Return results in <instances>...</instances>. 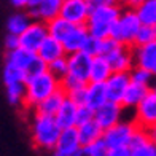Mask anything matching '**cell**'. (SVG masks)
<instances>
[{
	"label": "cell",
	"mask_w": 156,
	"mask_h": 156,
	"mask_svg": "<svg viewBox=\"0 0 156 156\" xmlns=\"http://www.w3.org/2000/svg\"><path fill=\"white\" fill-rule=\"evenodd\" d=\"M62 127L53 115L34 112L30 119V140L34 147L41 151H53L61 136Z\"/></svg>",
	"instance_id": "1"
},
{
	"label": "cell",
	"mask_w": 156,
	"mask_h": 156,
	"mask_svg": "<svg viewBox=\"0 0 156 156\" xmlns=\"http://www.w3.org/2000/svg\"><path fill=\"white\" fill-rule=\"evenodd\" d=\"M58 89H61V80L53 75L49 70H43L37 75H32L26 81V105L24 108L34 110L37 105L51 96Z\"/></svg>",
	"instance_id": "2"
},
{
	"label": "cell",
	"mask_w": 156,
	"mask_h": 156,
	"mask_svg": "<svg viewBox=\"0 0 156 156\" xmlns=\"http://www.w3.org/2000/svg\"><path fill=\"white\" fill-rule=\"evenodd\" d=\"M121 11H123V8L118 3L91 6L89 18L86 21V27L89 30V35L97 37V38L110 37L113 26L116 24Z\"/></svg>",
	"instance_id": "3"
},
{
	"label": "cell",
	"mask_w": 156,
	"mask_h": 156,
	"mask_svg": "<svg viewBox=\"0 0 156 156\" xmlns=\"http://www.w3.org/2000/svg\"><path fill=\"white\" fill-rule=\"evenodd\" d=\"M140 26H142V21L137 15L136 8L126 6L121 11V15H119L116 24L113 26V30H112L110 37H113L123 45L134 46V40H136V35L140 29Z\"/></svg>",
	"instance_id": "4"
},
{
	"label": "cell",
	"mask_w": 156,
	"mask_h": 156,
	"mask_svg": "<svg viewBox=\"0 0 156 156\" xmlns=\"http://www.w3.org/2000/svg\"><path fill=\"white\" fill-rule=\"evenodd\" d=\"M137 129V124L134 119H121L115 126L105 129L102 134L104 142L108 145V148L115 147H129L132 136Z\"/></svg>",
	"instance_id": "5"
},
{
	"label": "cell",
	"mask_w": 156,
	"mask_h": 156,
	"mask_svg": "<svg viewBox=\"0 0 156 156\" xmlns=\"http://www.w3.org/2000/svg\"><path fill=\"white\" fill-rule=\"evenodd\" d=\"M48 37V27L46 23L43 21H32L29 24V27L19 35V46L29 51L37 53V49L40 48V45L43 43V40Z\"/></svg>",
	"instance_id": "6"
},
{
	"label": "cell",
	"mask_w": 156,
	"mask_h": 156,
	"mask_svg": "<svg viewBox=\"0 0 156 156\" xmlns=\"http://www.w3.org/2000/svg\"><path fill=\"white\" fill-rule=\"evenodd\" d=\"M124 112H126V108L119 102L107 101V102H104L101 107H97L94 110V119L105 131V129H108V127L115 126L116 123L121 121L123 116H124Z\"/></svg>",
	"instance_id": "7"
},
{
	"label": "cell",
	"mask_w": 156,
	"mask_h": 156,
	"mask_svg": "<svg viewBox=\"0 0 156 156\" xmlns=\"http://www.w3.org/2000/svg\"><path fill=\"white\" fill-rule=\"evenodd\" d=\"M132 112V119L136 121L137 126L148 129L150 126L156 124V94L150 89V93L142 99V102Z\"/></svg>",
	"instance_id": "8"
},
{
	"label": "cell",
	"mask_w": 156,
	"mask_h": 156,
	"mask_svg": "<svg viewBox=\"0 0 156 156\" xmlns=\"http://www.w3.org/2000/svg\"><path fill=\"white\" fill-rule=\"evenodd\" d=\"M91 13V3L88 0H64L61 6V16L75 26L86 24Z\"/></svg>",
	"instance_id": "9"
},
{
	"label": "cell",
	"mask_w": 156,
	"mask_h": 156,
	"mask_svg": "<svg viewBox=\"0 0 156 156\" xmlns=\"http://www.w3.org/2000/svg\"><path fill=\"white\" fill-rule=\"evenodd\" d=\"M81 144L78 139V131L76 126L73 127H66L61 131V136L56 142V145L51 151V156H73L76 151L81 150Z\"/></svg>",
	"instance_id": "10"
},
{
	"label": "cell",
	"mask_w": 156,
	"mask_h": 156,
	"mask_svg": "<svg viewBox=\"0 0 156 156\" xmlns=\"http://www.w3.org/2000/svg\"><path fill=\"white\" fill-rule=\"evenodd\" d=\"M62 2L64 0H32L30 5L27 6V13L35 21L48 23L61 15Z\"/></svg>",
	"instance_id": "11"
},
{
	"label": "cell",
	"mask_w": 156,
	"mask_h": 156,
	"mask_svg": "<svg viewBox=\"0 0 156 156\" xmlns=\"http://www.w3.org/2000/svg\"><path fill=\"white\" fill-rule=\"evenodd\" d=\"M105 58H107L113 72H131L132 67L136 66V62H134V46L119 43Z\"/></svg>",
	"instance_id": "12"
},
{
	"label": "cell",
	"mask_w": 156,
	"mask_h": 156,
	"mask_svg": "<svg viewBox=\"0 0 156 156\" xmlns=\"http://www.w3.org/2000/svg\"><path fill=\"white\" fill-rule=\"evenodd\" d=\"M69 62V75L80 80L83 83H89V70L93 58L84 51H76L72 54H67Z\"/></svg>",
	"instance_id": "13"
},
{
	"label": "cell",
	"mask_w": 156,
	"mask_h": 156,
	"mask_svg": "<svg viewBox=\"0 0 156 156\" xmlns=\"http://www.w3.org/2000/svg\"><path fill=\"white\" fill-rule=\"evenodd\" d=\"M129 83H131L129 72H113L108 76V80L105 81V91H107L108 101L121 104L123 96L126 93L127 86H129Z\"/></svg>",
	"instance_id": "14"
},
{
	"label": "cell",
	"mask_w": 156,
	"mask_h": 156,
	"mask_svg": "<svg viewBox=\"0 0 156 156\" xmlns=\"http://www.w3.org/2000/svg\"><path fill=\"white\" fill-rule=\"evenodd\" d=\"M131 156H156V144L150 140L147 129L137 126L129 144Z\"/></svg>",
	"instance_id": "15"
},
{
	"label": "cell",
	"mask_w": 156,
	"mask_h": 156,
	"mask_svg": "<svg viewBox=\"0 0 156 156\" xmlns=\"http://www.w3.org/2000/svg\"><path fill=\"white\" fill-rule=\"evenodd\" d=\"M134 62L137 67L145 69L156 76V41L142 46H134Z\"/></svg>",
	"instance_id": "16"
},
{
	"label": "cell",
	"mask_w": 156,
	"mask_h": 156,
	"mask_svg": "<svg viewBox=\"0 0 156 156\" xmlns=\"http://www.w3.org/2000/svg\"><path fill=\"white\" fill-rule=\"evenodd\" d=\"M88 37H89V30H88L86 24H80V26H73L72 30H70L61 41L64 45L66 53L72 54V53H76V51H81Z\"/></svg>",
	"instance_id": "17"
},
{
	"label": "cell",
	"mask_w": 156,
	"mask_h": 156,
	"mask_svg": "<svg viewBox=\"0 0 156 156\" xmlns=\"http://www.w3.org/2000/svg\"><path fill=\"white\" fill-rule=\"evenodd\" d=\"M35 59H37V53L24 49L21 46L15 48V49H8L5 54V64H11V66L24 70L26 73H29V69Z\"/></svg>",
	"instance_id": "18"
},
{
	"label": "cell",
	"mask_w": 156,
	"mask_h": 156,
	"mask_svg": "<svg viewBox=\"0 0 156 156\" xmlns=\"http://www.w3.org/2000/svg\"><path fill=\"white\" fill-rule=\"evenodd\" d=\"M37 54L46 64H49V62H53L54 59L66 56L67 53H66V49H64V45H62L61 40L51 37V35H48V37L43 40V43L40 45V48L37 49Z\"/></svg>",
	"instance_id": "19"
},
{
	"label": "cell",
	"mask_w": 156,
	"mask_h": 156,
	"mask_svg": "<svg viewBox=\"0 0 156 156\" xmlns=\"http://www.w3.org/2000/svg\"><path fill=\"white\" fill-rule=\"evenodd\" d=\"M148 93H150V86H145V84L131 81L129 86H127V89H126V93H124V96H123L121 105L126 110H134Z\"/></svg>",
	"instance_id": "20"
},
{
	"label": "cell",
	"mask_w": 156,
	"mask_h": 156,
	"mask_svg": "<svg viewBox=\"0 0 156 156\" xmlns=\"http://www.w3.org/2000/svg\"><path fill=\"white\" fill-rule=\"evenodd\" d=\"M76 110H78V105L75 102H72L66 96V99H64V102L61 104L59 110L56 112V115H54L56 121L59 123V126L62 127V129L76 126Z\"/></svg>",
	"instance_id": "21"
},
{
	"label": "cell",
	"mask_w": 156,
	"mask_h": 156,
	"mask_svg": "<svg viewBox=\"0 0 156 156\" xmlns=\"http://www.w3.org/2000/svg\"><path fill=\"white\" fill-rule=\"evenodd\" d=\"M113 73L110 64L105 56H94L91 62V70H89V81L91 83H105L108 76Z\"/></svg>",
	"instance_id": "22"
},
{
	"label": "cell",
	"mask_w": 156,
	"mask_h": 156,
	"mask_svg": "<svg viewBox=\"0 0 156 156\" xmlns=\"http://www.w3.org/2000/svg\"><path fill=\"white\" fill-rule=\"evenodd\" d=\"M76 131H78V139H80L81 147L89 145V144H93V142L102 139V134H104V129L99 126V123L96 119H91L88 123L78 124Z\"/></svg>",
	"instance_id": "23"
},
{
	"label": "cell",
	"mask_w": 156,
	"mask_h": 156,
	"mask_svg": "<svg viewBox=\"0 0 156 156\" xmlns=\"http://www.w3.org/2000/svg\"><path fill=\"white\" fill-rule=\"evenodd\" d=\"M107 91H105V83H88L86 84V105L96 110L101 107L104 102H107Z\"/></svg>",
	"instance_id": "24"
},
{
	"label": "cell",
	"mask_w": 156,
	"mask_h": 156,
	"mask_svg": "<svg viewBox=\"0 0 156 156\" xmlns=\"http://www.w3.org/2000/svg\"><path fill=\"white\" fill-rule=\"evenodd\" d=\"M64 99H66V91L61 88V89L56 91V93H53L51 96L43 99L32 112H38V113H45V115H53L54 116L56 112L59 110L61 104L64 102Z\"/></svg>",
	"instance_id": "25"
},
{
	"label": "cell",
	"mask_w": 156,
	"mask_h": 156,
	"mask_svg": "<svg viewBox=\"0 0 156 156\" xmlns=\"http://www.w3.org/2000/svg\"><path fill=\"white\" fill-rule=\"evenodd\" d=\"M34 19L30 18V15L27 11H16L15 15H11L8 18V21H6V32L19 37V35L29 27V24Z\"/></svg>",
	"instance_id": "26"
},
{
	"label": "cell",
	"mask_w": 156,
	"mask_h": 156,
	"mask_svg": "<svg viewBox=\"0 0 156 156\" xmlns=\"http://www.w3.org/2000/svg\"><path fill=\"white\" fill-rule=\"evenodd\" d=\"M6 91V101L13 107H24L26 105V83H10L5 84Z\"/></svg>",
	"instance_id": "27"
},
{
	"label": "cell",
	"mask_w": 156,
	"mask_h": 156,
	"mask_svg": "<svg viewBox=\"0 0 156 156\" xmlns=\"http://www.w3.org/2000/svg\"><path fill=\"white\" fill-rule=\"evenodd\" d=\"M73 26H75V24L69 23V21H67V19H64L61 15H59V16H56L54 19H51V21H48V23H46L48 35H51V37L58 38V40H62L70 30H72V27H73Z\"/></svg>",
	"instance_id": "28"
},
{
	"label": "cell",
	"mask_w": 156,
	"mask_h": 156,
	"mask_svg": "<svg viewBox=\"0 0 156 156\" xmlns=\"http://www.w3.org/2000/svg\"><path fill=\"white\" fill-rule=\"evenodd\" d=\"M136 11L142 24L156 27V0H144L136 8Z\"/></svg>",
	"instance_id": "29"
},
{
	"label": "cell",
	"mask_w": 156,
	"mask_h": 156,
	"mask_svg": "<svg viewBox=\"0 0 156 156\" xmlns=\"http://www.w3.org/2000/svg\"><path fill=\"white\" fill-rule=\"evenodd\" d=\"M2 80H3V84L19 83V81L26 83L27 81V73L24 72V70L11 66V64H5V66H3V72H2Z\"/></svg>",
	"instance_id": "30"
},
{
	"label": "cell",
	"mask_w": 156,
	"mask_h": 156,
	"mask_svg": "<svg viewBox=\"0 0 156 156\" xmlns=\"http://www.w3.org/2000/svg\"><path fill=\"white\" fill-rule=\"evenodd\" d=\"M154 40H156V29H154V26L142 24L139 32H137V35H136V40H134V46L148 45V43H153Z\"/></svg>",
	"instance_id": "31"
},
{
	"label": "cell",
	"mask_w": 156,
	"mask_h": 156,
	"mask_svg": "<svg viewBox=\"0 0 156 156\" xmlns=\"http://www.w3.org/2000/svg\"><path fill=\"white\" fill-rule=\"evenodd\" d=\"M129 75H131V81L145 84V86H150V88H151V84H153L154 78H156L154 75H151L150 72H148V70L142 69V67H137V66L132 67V70L129 72Z\"/></svg>",
	"instance_id": "32"
},
{
	"label": "cell",
	"mask_w": 156,
	"mask_h": 156,
	"mask_svg": "<svg viewBox=\"0 0 156 156\" xmlns=\"http://www.w3.org/2000/svg\"><path fill=\"white\" fill-rule=\"evenodd\" d=\"M108 145L104 142V139H99L89 145L83 147V156H108Z\"/></svg>",
	"instance_id": "33"
},
{
	"label": "cell",
	"mask_w": 156,
	"mask_h": 156,
	"mask_svg": "<svg viewBox=\"0 0 156 156\" xmlns=\"http://www.w3.org/2000/svg\"><path fill=\"white\" fill-rule=\"evenodd\" d=\"M48 70L51 72L53 75H56L61 80V78H64L67 73H69V62H67V54L62 56V58H58L54 59L53 62L48 64Z\"/></svg>",
	"instance_id": "34"
},
{
	"label": "cell",
	"mask_w": 156,
	"mask_h": 156,
	"mask_svg": "<svg viewBox=\"0 0 156 156\" xmlns=\"http://www.w3.org/2000/svg\"><path fill=\"white\" fill-rule=\"evenodd\" d=\"M101 45H102V38H97V37L89 35L81 51H84L86 54H89L91 58H94V56H101Z\"/></svg>",
	"instance_id": "35"
},
{
	"label": "cell",
	"mask_w": 156,
	"mask_h": 156,
	"mask_svg": "<svg viewBox=\"0 0 156 156\" xmlns=\"http://www.w3.org/2000/svg\"><path fill=\"white\" fill-rule=\"evenodd\" d=\"M88 84V83H86ZM86 84H83V86H78L72 91H67L66 96L70 99L72 102H75L78 107L80 105H86Z\"/></svg>",
	"instance_id": "36"
},
{
	"label": "cell",
	"mask_w": 156,
	"mask_h": 156,
	"mask_svg": "<svg viewBox=\"0 0 156 156\" xmlns=\"http://www.w3.org/2000/svg\"><path fill=\"white\" fill-rule=\"evenodd\" d=\"M91 119H94V110L91 107H88V105H80L76 110V126L88 123Z\"/></svg>",
	"instance_id": "37"
},
{
	"label": "cell",
	"mask_w": 156,
	"mask_h": 156,
	"mask_svg": "<svg viewBox=\"0 0 156 156\" xmlns=\"http://www.w3.org/2000/svg\"><path fill=\"white\" fill-rule=\"evenodd\" d=\"M5 48H6V51H8V49L19 48V37L18 35H13V34L6 35L5 37Z\"/></svg>",
	"instance_id": "38"
},
{
	"label": "cell",
	"mask_w": 156,
	"mask_h": 156,
	"mask_svg": "<svg viewBox=\"0 0 156 156\" xmlns=\"http://www.w3.org/2000/svg\"><path fill=\"white\" fill-rule=\"evenodd\" d=\"M108 156H131L129 147H115L108 150Z\"/></svg>",
	"instance_id": "39"
},
{
	"label": "cell",
	"mask_w": 156,
	"mask_h": 156,
	"mask_svg": "<svg viewBox=\"0 0 156 156\" xmlns=\"http://www.w3.org/2000/svg\"><path fill=\"white\" fill-rule=\"evenodd\" d=\"M32 0H10V3L18 10H27V6L30 5Z\"/></svg>",
	"instance_id": "40"
},
{
	"label": "cell",
	"mask_w": 156,
	"mask_h": 156,
	"mask_svg": "<svg viewBox=\"0 0 156 156\" xmlns=\"http://www.w3.org/2000/svg\"><path fill=\"white\" fill-rule=\"evenodd\" d=\"M144 2V0H116L118 5L121 6H129V8H137V6Z\"/></svg>",
	"instance_id": "41"
},
{
	"label": "cell",
	"mask_w": 156,
	"mask_h": 156,
	"mask_svg": "<svg viewBox=\"0 0 156 156\" xmlns=\"http://www.w3.org/2000/svg\"><path fill=\"white\" fill-rule=\"evenodd\" d=\"M91 6H99V5H110V3H116V0H91Z\"/></svg>",
	"instance_id": "42"
},
{
	"label": "cell",
	"mask_w": 156,
	"mask_h": 156,
	"mask_svg": "<svg viewBox=\"0 0 156 156\" xmlns=\"http://www.w3.org/2000/svg\"><path fill=\"white\" fill-rule=\"evenodd\" d=\"M147 134H148V137H150V140L156 144V124H153V126L148 127V129H147Z\"/></svg>",
	"instance_id": "43"
},
{
	"label": "cell",
	"mask_w": 156,
	"mask_h": 156,
	"mask_svg": "<svg viewBox=\"0 0 156 156\" xmlns=\"http://www.w3.org/2000/svg\"><path fill=\"white\" fill-rule=\"evenodd\" d=\"M150 89H151V91H153V93L156 94V80L153 81V84H151V88H150Z\"/></svg>",
	"instance_id": "44"
},
{
	"label": "cell",
	"mask_w": 156,
	"mask_h": 156,
	"mask_svg": "<svg viewBox=\"0 0 156 156\" xmlns=\"http://www.w3.org/2000/svg\"><path fill=\"white\" fill-rule=\"evenodd\" d=\"M88 2H91V0H88Z\"/></svg>",
	"instance_id": "45"
},
{
	"label": "cell",
	"mask_w": 156,
	"mask_h": 156,
	"mask_svg": "<svg viewBox=\"0 0 156 156\" xmlns=\"http://www.w3.org/2000/svg\"><path fill=\"white\" fill-rule=\"evenodd\" d=\"M154 29H156V27H154ZM154 41H156V40H154Z\"/></svg>",
	"instance_id": "46"
}]
</instances>
